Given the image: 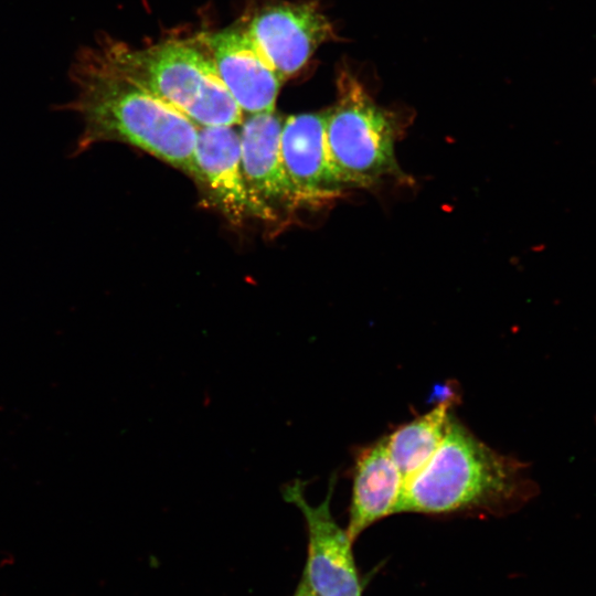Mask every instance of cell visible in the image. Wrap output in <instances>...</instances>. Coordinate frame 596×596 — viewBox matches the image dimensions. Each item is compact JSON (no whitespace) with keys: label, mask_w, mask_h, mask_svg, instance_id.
Here are the masks:
<instances>
[{"label":"cell","mask_w":596,"mask_h":596,"mask_svg":"<svg viewBox=\"0 0 596 596\" xmlns=\"http://www.w3.org/2000/svg\"><path fill=\"white\" fill-rule=\"evenodd\" d=\"M284 120L274 111L251 114L240 129L241 163L254 196L274 214L301 207L280 155Z\"/></svg>","instance_id":"cell-10"},{"label":"cell","mask_w":596,"mask_h":596,"mask_svg":"<svg viewBox=\"0 0 596 596\" xmlns=\"http://www.w3.org/2000/svg\"><path fill=\"white\" fill-rule=\"evenodd\" d=\"M68 76L74 96L60 109L82 121L75 155L99 142H121L195 179L199 126L124 75L96 42L74 54Z\"/></svg>","instance_id":"cell-1"},{"label":"cell","mask_w":596,"mask_h":596,"mask_svg":"<svg viewBox=\"0 0 596 596\" xmlns=\"http://www.w3.org/2000/svg\"><path fill=\"white\" fill-rule=\"evenodd\" d=\"M530 464L489 447L453 416L428 462L404 486L395 513L512 512L540 492Z\"/></svg>","instance_id":"cell-2"},{"label":"cell","mask_w":596,"mask_h":596,"mask_svg":"<svg viewBox=\"0 0 596 596\" xmlns=\"http://www.w3.org/2000/svg\"><path fill=\"white\" fill-rule=\"evenodd\" d=\"M195 164L194 181L228 222L240 225L249 217L275 220V214L254 196L246 183L240 130L235 126H199Z\"/></svg>","instance_id":"cell-7"},{"label":"cell","mask_w":596,"mask_h":596,"mask_svg":"<svg viewBox=\"0 0 596 596\" xmlns=\"http://www.w3.org/2000/svg\"><path fill=\"white\" fill-rule=\"evenodd\" d=\"M404 124L396 111L376 104L347 67L339 71L337 100L327 109L326 140L347 189H371L389 179L407 181L395 155Z\"/></svg>","instance_id":"cell-4"},{"label":"cell","mask_w":596,"mask_h":596,"mask_svg":"<svg viewBox=\"0 0 596 596\" xmlns=\"http://www.w3.org/2000/svg\"><path fill=\"white\" fill-rule=\"evenodd\" d=\"M96 44L129 79L172 106L198 126H237L244 113L222 83L199 35L132 47L110 35Z\"/></svg>","instance_id":"cell-3"},{"label":"cell","mask_w":596,"mask_h":596,"mask_svg":"<svg viewBox=\"0 0 596 596\" xmlns=\"http://www.w3.org/2000/svg\"><path fill=\"white\" fill-rule=\"evenodd\" d=\"M347 532L354 540L370 525L395 513L404 480L385 437L355 454Z\"/></svg>","instance_id":"cell-11"},{"label":"cell","mask_w":596,"mask_h":596,"mask_svg":"<svg viewBox=\"0 0 596 596\" xmlns=\"http://www.w3.org/2000/svg\"><path fill=\"white\" fill-rule=\"evenodd\" d=\"M337 475L331 476L323 501L308 502L305 482L295 479L283 487V498L304 515L308 532V556L302 578L319 596H361L352 543L331 513Z\"/></svg>","instance_id":"cell-5"},{"label":"cell","mask_w":596,"mask_h":596,"mask_svg":"<svg viewBox=\"0 0 596 596\" xmlns=\"http://www.w3.org/2000/svg\"><path fill=\"white\" fill-rule=\"evenodd\" d=\"M244 26L283 82L299 74L321 44L337 39L317 1L267 3Z\"/></svg>","instance_id":"cell-6"},{"label":"cell","mask_w":596,"mask_h":596,"mask_svg":"<svg viewBox=\"0 0 596 596\" xmlns=\"http://www.w3.org/2000/svg\"><path fill=\"white\" fill-rule=\"evenodd\" d=\"M294 596H319V595L310 588V586L307 584V582L304 578H301Z\"/></svg>","instance_id":"cell-13"},{"label":"cell","mask_w":596,"mask_h":596,"mask_svg":"<svg viewBox=\"0 0 596 596\" xmlns=\"http://www.w3.org/2000/svg\"><path fill=\"white\" fill-rule=\"evenodd\" d=\"M216 72L243 113L275 110L283 81L263 56L244 25L202 33Z\"/></svg>","instance_id":"cell-9"},{"label":"cell","mask_w":596,"mask_h":596,"mask_svg":"<svg viewBox=\"0 0 596 596\" xmlns=\"http://www.w3.org/2000/svg\"><path fill=\"white\" fill-rule=\"evenodd\" d=\"M456 397L447 396L427 413L400 425L385 436L389 451L402 475L404 486L423 469L443 441L454 416Z\"/></svg>","instance_id":"cell-12"},{"label":"cell","mask_w":596,"mask_h":596,"mask_svg":"<svg viewBox=\"0 0 596 596\" xmlns=\"http://www.w3.org/2000/svg\"><path fill=\"white\" fill-rule=\"evenodd\" d=\"M326 123L327 110L291 115L283 123L281 160L301 207L326 204L347 190L330 160Z\"/></svg>","instance_id":"cell-8"}]
</instances>
